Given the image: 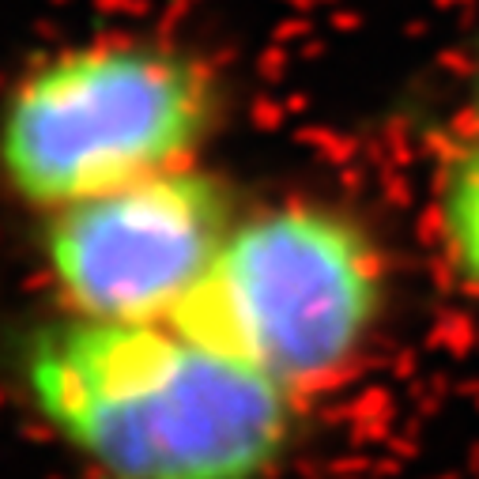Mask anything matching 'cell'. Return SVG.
<instances>
[{"instance_id": "cell-2", "label": "cell", "mask_w": 479, "mask_h": 479, "mask_svg": "<svg viewBox=\"0 0 479 479\" xmlns=\"http://www.w3.org/2000/svg\"><path fill=\"white\" fill-rule=\"evenodd\" d=\"M219 118L197 53L99 38L30 65L0 102V185L42 215L151 174L193 166Z\"/></svg>"}, {"instance_id": "cell-5", "label": "cell", "mask_w": 479, "mask_h": 479, "mask_svg": "<svg viewBox=\"0 0 479 479\" xmlns=\"http://www.w3.org/2000/svg\"><path fill=\"white\" fill-rule=\"evenodd\" d=\"M434 223L445 261L479 295V136L442 158L434 185Z\"/></svg>"}, {"instance_id": "cell-3", "label": "cell", "mask_w": 479, "mask_h": 479, "mask_svg": "<svg viewBox=\"0 0 479 479\" xmlns=\"http://www.w3.org/2000/svg\"><path fill=\"white\" fill-rule=\"evenodd\" d=\"M386 287L381 249L355 215L283 200L234 215L174 321L302 401L362 359L386 317Z\"/></svg>"}, {"instance_id": "cell-4", "label": "cell", "mask_w": 479, "mask_h": 479, "mask_svg": "<svg viewBox=\"0 0 479 479\" xmlns=\"http://www.w3.org/2000/svg\"><path fill=\"white\" fill-rule=\"evenodd\" d=\"M42 257L65 313L174 321L234 223L231 197L197 163L84 197L45 215Z\"/></svg>"}, {"instance_id": "cell-6", "label": "cell", "mask_w": 479, "mask_h": 479, "mask_svg": "<svg viewBox=\"0 0 479 479\" xmlns=\"http://www.w3.org/2000/svg\"><path fill=\"white\" fill-rule=\"evenodd\" d=\"M472 114H475V125H479V69L472 76ZM479 136V133H475Z\"/></svg>"}, {"instance_id": "cell-1", "label": "cell", "mask_w": 479, "mask_h": 479, "mask_svg": "<svg viewBox=\"0 0 479 479\" xmlns=\"http://www.w3.org/2000/svg\"><path fill=\"white\" fill-rule=\"evenodd\" d=\"M27 408L99 479H268L298 396L178 321L65 313L20 351Z\"/></svg>"}]
</instances>
